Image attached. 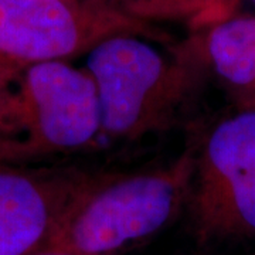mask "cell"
Returning <instances> with one entry per match:
<instances>
[{
	"label": "cell",
	"mask_w": 255,
	"mask_h": 255,
	"mask_svg": "<svg viewBox=\"0 0 255 255\" xmlns=\"http://www.w3.org/2000/svg\"><path fill=\"white\" fill-rule=\"evenodd\" d=\"M193 172L194 145L153 170L80 177L44 247L75 255H124L187 207Z\"/></svg>",
	"instance_id": "obj_1"
},
{
	"label": "cell",
	"mask_w": 255,
	"mask_h": 255,
	"mask_svg": "<svg viewBox=\"0 0 255 255\" xmlns=\"http://www.w3.org/2000/svg\"><path fill=\"white\" fill-rule=\"evenodd\" d=\"M101 137L95 88L68 61H0V153L17 164L77 152Z\"/></svg>",
	"instance_id": "obj_2"
},
{
	"label": "cell",
	"mask_w": 255,
	"mask_h": 255,
	"mask_svg": "<svg viewBox=\"0 0 255 255\" xmlns=\"http://www.w3.org/2000/svg\"><path fill=\"white\" fill-rule=\"evenodd\" d=\"M194 68L136 30L95 43L84 70L95 88L101 137L137 139L169 127L191 92Z\"/></svg>",
	"instance_id": "obj_3"
},
{
	"label": "cell",
	"mask_w": 255,
	"mask_h": 255,
	"mask_svg": "<svg viewBox=\"0 0 255 255\" xmlns=\"http://www.w3.org/2000/svg\"><path fill=\"white\" fill-rule=\"evenodd\" d=\"M187 207L201 240L255 238V107L219 119L194 145Z\"/></svg>",
	"instance_id": "obj_4"
},
{
	"label": "cell",
	"mask_w": 255,
	"mask_h": 255,
	"mask_svg": "<svg viewBox=\"0 0 255 255\" xmlns=\"http://www.w3.org/2000/svg\"><path fill=\"white\" fill-rule=\"evenodd\" d=\"M137 30L136 18L74 0H0V61H67L104 37Z\"/></svg>",
	"instance_id": "obj_5"
},
{
	"label": "cell",
	"mask_w": 255,
	"mask_h": 255,
	"mask_svg": "<svg viewBox=\"0 0 255 255\" xmlns=\"http://www.w3.org/2000/svg\"><path fill=\"white\" fill-rule=\"evenodd\" d=\"M80 177L0 163V255L46 246Z\"/></svg>",
	"instance_id": "obj_6"
},
{
	"label": "cell",
	"mask_w": 255,
	"mask_h": 255,
	"mask_svg": "<svg viewBox=\"0 0 255 255\" xmlns=\"http://www.w3.org/2000/svg\"><path fill=\"white\" fill-rule=\"evenodd\" d=\"M194 57L243 102L241 107H255V13H236L207 24Z\"/></svg>",
	"instance_id": "obj_7"
},
{
	"label": "cell",
	"mask_w": 255,
	"mask_h": 255,
	"mask_svg": "<svg viewBox=\"0 0 255 255\" xmlns=\"http://www.w3.org/2000/svg\"><path fill=\"white\" fill-rule=\"evenodd\" d=\"M238 0H180L177 16H193L204 26L236 14Z\"/></svg>",
	"instance_id": "obj_8"
},
{
	"label": "cell",
	"mask_w": 255,
	"mask_h": 255,
	"mask_svg": "<svg viewBox=\"0 0 255 255\" xmlns=\"http://www.w3.org/2000/svg\"><path fill=\"white\" fill-rule=\"evenodd\" d=\"M180 0H115L114 9L129 17H174Z\"/></svg>",
	"instance_id": "obj_9"
},
{
	"label": "cell",
	"mask_w": 255,
	"mask_h": 255,
	"mask_svg": "<svg viewBox=\"0 0 255 255\" xmlns=\"http://www.w3.org/2000/svg\"><path fill=\"white\" fill-rule=\"evenodd\" d=\"M30 255H75L70 251H65L61 248H55V247H43L40 250L34 251L33 254Z\"/></svg>",
	"instance_id": "obj_10"
},
{
	"label": "cell",
	"mask_w": 255,
	"mask_h": 255,
	"mask_svg": "<svg viewBox=\"0 0 255 255\" xmlns=\"http://www.w3.org/2000/svg\"><path fill=\"white\" fill-rule=\"evenodd\" d=\"M247 1H248V3H250V4H251V6H253V7H254V10H255V0H247ZM255 13V11H254Z\"/></svg>",
	"instance_id": "obj_11"
},
{
	"label": "cell",
	"mask_w": 255,
	"mask_h": 255,
	"mask_svg": "<svg viewBox=\"0 0 255 255\" xmlns=\"http://www.w3.org/2000/svg\"><path fill=\"white\" fill-rule=\"evenodd\" d=\"M0 163H3V159H1V153H0Z\"/></svg>",
	"instance_id": "obj_12"
}]
</instances>
